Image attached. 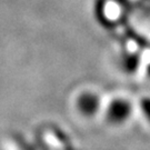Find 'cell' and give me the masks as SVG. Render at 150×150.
<instances>
[{
    "mask_svg": "<svg viewBox=\"0 0 150 150\" xmlns=\"http://www.w3.org/2000/svg\"><path fill=\"white\" fill-rule=\"evenodd\" d=\"M134 113V106L131 101L123 98V97H116L112 98L103 107V116L105 119L110 126L113 127H121L128 122L132 117Z\"/></svg>",
    "mask_w": 150,
    "mask_h": 150,
    "instance_id": "cell-1",
    "label": "cell"
},
{
    "mask_svg": "<svg viewBox=\"0 0 150 150\" xmlns=\"http://www.w3.org/2000/svg\"><path fill=\"white\" fill-rule=\"evenodd\" d=\"M76 109L82 117L92 118L97 113L100 112L102 102L99 95L93 91H83L80 92L76 99Z\"/></svg>",
    "mask_w": 150,
    "mask_h": 150,
    "instance_id": "cell-2",
    "label": "cell"
},
{
    "mask_svg": "<svg viewBox=\"0 0 150 150\" xmlns=\"http://www.w3.org/2000/svg\"><path fill=\"white\" fill-rule=\"evenodd\" d=\"M141 107H142V113H144L145 118L150 123V99H146L145 101L142 102Z\"/></svg>",
    "mask_w": 150,
    "mask_h": 150,
    "instance_id": "cell-3",
    "label": "cell"
}]
</instances>
